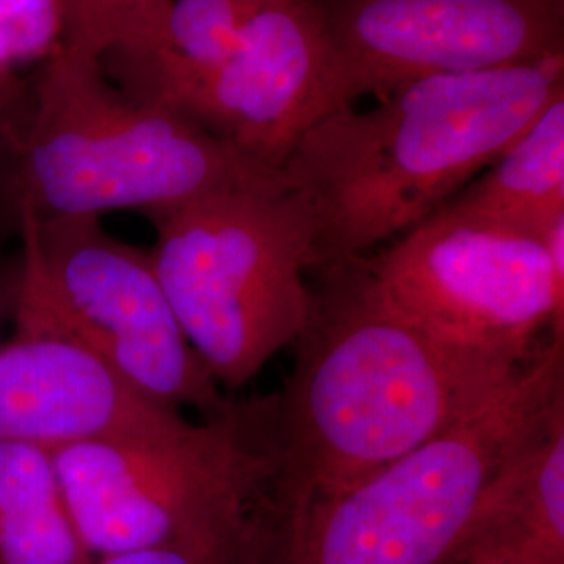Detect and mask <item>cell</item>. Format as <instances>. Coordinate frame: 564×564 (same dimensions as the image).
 Here are the masks:
<instances>
[{"instance_id": "11", "label": "cell", "mask_w": 564, "mask_h": 564, "mask_svg": "<svg viewBox=\"0 0 564 564\" xmlns=\"http://www.w3.org/2000/svg\"><path fill=\"white\" fill-rule=\"evenodd\" d=\"M181 412L144 398L76 343L18 333L0 349V444L67 445L174 429Z\"/></svg>"}, {"instance_id": "18", "label": "cell", "mask_w": 564, "mask_h": 564, "mask_svg": "<svg viewBox=\"0 0 564 564\" xmlns=\"http://www.w3.org/2000/svg\"><path fill=\"white\" fill-rule=\"evenodd\" d=\"M15 95V76L0 72V116L9 109Z\"/></svg>"}, {"instance_id": "5", "label": "cell", "mask_w": 564, "mask_h": 564, "mask_svg": "<svg viewBox=\"0 0 564 564\" xmlns=\"http://www.w3.org/2000/svg\"><path fill=\"white\" fill-rule=\"evenodd\" d=\"M151 223L165 297L216 383L241 387L297 341L318 251L312 207L289 182L216 193Z\"/></svg>"}, {"instance_id": "7", "label": "cell", "mask_w": 564, "mask_h": 564, "mask_svg": "<svg viewBox=\"0 0 564 564\" xmlns=\"http://www.w3.org/2000/svg\"><path fill=\"white\" fill-rule=\"evenodd\" d=\"M20 214L18 333L76 343L176 412L209 421L235 410L186 341L151 251L111 237L97 216Z\"/></svg>"}, {"instance_id": "1", "label": "cell", "mask_w": 564, "mask_h": 564, "mask_svg": "<svg viewBox=\"0 0 564 564\" xmlns=\"http://www.w3.org/2000/svg\"><path fill=\"white\" fill-rule=\"evenodd\" d=\"M268 414L270 512L323 500L494 402L527 360L444 341L381 302L356 262L328 265Z\"/></svg>"}, {"instance_id": "8", "label": "cell", "mask_w": 564, "mask_h": 564, "mask_svg": "<svg viewBox=\"0 0 564 564\" xmlns=\"http://www.w3.org/2000/svg\"><path fill=\"white\" fill-rule=\"evenodd\" d=\"M379 249L349 262L381 302L444 341L527 360L545 330L563 337L564 272L540 237L440 207Z\"/></svg>"}, {"instance_id": "14", "label": "cell", "mask_w": 564, "mask_h": 564, "mask_svg": "<svg viewBox=\"0 0 564 564\" xmlns=\"http://www.w3.org/2000/svg\"><path fill=\"white\" fill-rule=\"evenodd\" d=\"M53 452L0 444V564H90Z\"/></svg>"}, {"instance_id": "17", "label": "cell", "mask_w": 564, "mask_h": 564, "mask_svg": "<svg viewBox=\"0 0 564 564\" xmlns=\"http://www.w3.org/2000/svg\"><path fill=\"white\" fill-rule=\"evenodd\" d=\"M268 540V519L241 535L199 542V544L163 545L121 552L95 558L90 564H262Z\"/></svg>"}, {"instance_id": "6", "label": "cell", "mask_w": 564, "mask_h": 564, "mask_svg": "<svg viewBox=\"0 0 564 564\" xmlns=\"http://www.w3.org/2000/svg\"><path fill=\"white\" fill-rule=\"evenodd\" d=\"M61 491L95 558L241 535L268 519V416L223 419L53 452Z\"/></svg>"}, {"instance_id": "2", "label": "cell", "mask_w": 564, "mask_h": 564, "mask_svg": "<svg viewBox=\"0 0 564 564\" xmlns=\"http://www.w3.org/2000/svg\"><path fill=\"white\" fill-rule=\"evenodd\" d=\"M558 93L564 55L410 82L370 109H335L282 174L310 203L318 268L370 256L444 207Z\"/></svg>"}, {"instance_id": "4", "label": "cell", "mask_w": 564, "mask_h": 564, "mask_svg": "<svg viewBox=\"0 0 564 564\" xmlns=\"http://www.w3.org/2000/svg\"><path fill=\"white\" fill-rule=\"evenodd\" d=\"M18 153L20 212L36 218L113 209L155 218L216 193L286 181L181 111L128 95L99 61L67 48L42 63Z\"/></svg>"}, {"instance_id": "13", "label": "cell", "mask_w": 564, "mask_h": 564, "mask_svg": "<svg viewBox=\"0 0 564 564\" xmlns=\"http://www.w3.org/2000/svg\"><path fill=\"white\" fill-rule=\"evenodd\" d=\"M444 209L540 239L564 218V93Z\"/></svg>"}, {"instance_id": "16", "label": "cell", "mask_w": 564, "mask_h": 564, "mask_svg": "<svg viewBox=\"0 0 564 564\" xmlns=\"http://www.w3.org/2000/svg\"><path fill=\"white\" fill-rule=\"evenodd\" d=\"M65 39V0H0V72L53 57Z\"/></svg>"}, {"instance_id": "9", "label": "cell", "mask_w": 564, "mask_h": 564, "mask_svg": "<svg viewBox=\"0 0 564 564\" xmlns=\"http://www.w3.org/2000/svg\"><path fill=\"white\" fill-rule=\"evenodd\" d=\"M335 109L410 82L564 55V0H314Z\"/></svg>"}, {"instance_id": "10", "label": "cell", "mask_w": 564, "mask_h": 564, "mask_svg": "<svg viewBox=\"0 0 564 564\" xmlns=\"http://www.w3.org/2000/svg\"><path fill=\"white\" fill-rule=\"evenodd\" d=\"M155 102L242 155L282 170L303 134L335 111L318 7L314 0H263L216 72Z\"/></svg>"}, {"instance_id": "12", "label": "cell", "mask_w": 564, "mask_h": 564, "mask_svg": "<svg viewBox=\"0 0 564 564\" xmlns=\"http://www.w3.org/2000/svg\"><path fill=\"white\" fill-rule=\"evenodd\" d=\"M456 564H564V410L491 485Z\"/></svg>"}, {"instance_id": "3", "label": "cell", "mask_w": 564, "mask_h": 564, "mask_svg": "<svg viewBox=\"0 0 564 564\" xmlns=\"http://www.w3.org/2000/svg\"><path fill=\"white\" fill-rule=\"evenodd\" d=\"M550 337L484 410L341 491L268 510L262 564H456L487 491L564 410Z\"/></svg>"}, {"instance_id": "15", "label": "cell", "mask_w": 564, "mask_h": 564, "mask_svg": "<svg viewBox=\"0 0 564 564\" xmlns=\"http://www.w3.org/2000/svg\"><path fill=\"white\" fill-rule=\"evenodd\" d=\"M172 0H65V39L72 53L113 65L120 74L155 57Z\"/></svg>"}]
</instances>
